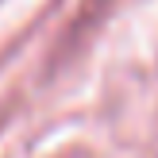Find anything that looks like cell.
Wrapping results in <instances>:
<instances>
[{
	"instance_id": "cell-1",
	"label": "cell",
	"mask_w": 158,
	"mask_h": 158,
	"mask_svg": "<svg viewBox=\"0 0 158 158\" xmlns=\"http://www.w3.org/2000/svg\"><path fill=\"white\" fill-rule=\"evenodd\" d=\"M116 0H81V8H77V15L69 19V27L62 31V39L54 43V54H50V69L54 66H66L69 58H77V54L89 46V39L100 31V23L108 19V12H112Z\"/></svg>"
}]
</instances>
